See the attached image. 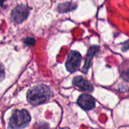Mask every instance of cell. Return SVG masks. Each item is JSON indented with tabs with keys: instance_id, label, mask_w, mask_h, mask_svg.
Masks as SVG:
<instances>
[{
	"instance_id": "obj_1",
	"label": "cell",
	"mask_w": 129,
	"mask_h": 129,
	"mask_svg": "<svg viewBox=\"0 0 129 129\" xmlns=\"http://www.w3.org/2000/svg\"><path fill=\"white\" fill-rule=\"evenodd\" d=\"M51 96L50 88L46 85L40 84L32 87L27 92L28 102L33 106H38L47 102Z\"/></svg>"
},
{
	"instance_id": "obj_2",
	"label": "cell",
	"mask_w": 129,
	"mask_h": 129,
	"mask_svg": "<svg viewBox=\"0 0 129 129\" xmlns=\"http://www.w3.org/2000/svg\"><path fill=\"white\" fill-rule=\"evenodd\" d=\"M31 120L29 113L26 110H16L10 118L8 127L10 129H22L28 125Z\"/></svg>"
},
{
	"instance_id": "obj_3",
	"label": "cell",
	"mask_w": 129,
	"mask_h": 129,
	"mask_svg": "<svg viewBox=\"0 0 129 129\" xmlns=\"http://www.w3.org/2000/svg\"><path fill=\"white\" fill-rule=\"evenodd\" d=\"M82 56L79 52L77 51H71L68 56L65 67L68 72L74 73L76 72L80 67Z\"/></svg>"
},
{
	"instance_id": "obj_4",
	"label": "cell",
	"mask_w": 129,
	"mask_h": 129,
	"mask_svg": "<svg viewBox=\"0 0 129 129\" xmlns=\"http://www.w3.org/2000/svg\"><path fill=\"white\" fill-rule=\"evenodd\" d=\"M29 14V8L24 5H19L12 10L11 17L15 23H21L25 20Z\"/></svg>"
},
{
	"instance_id": "obj_5",
	"label": "cell",
	"mask_w": 129,
	"mask_h": 129,
	"mask_svg": "<svg viewBox=\"0 0 129 129\" xmlns=\"http://www.w3.org/2000/svg\"><path fill=\"white\" fill-rule=\"evenodd\" d=\"M77 103L80 107L85 110H90L95 107V101L92 95L87 94H83L79 98Z\"/></svg>"
},
{
	"instance_id": "obj_6",
	"label": "cell",
	"mask_w": 129,
	"mask_h": 129,
	"mask_svg": "<svg viewBox=\"0 0 129 129\" xmlns=\"http://www.w3.org/2000/svg\"><path fill=\"white\" fill-rule=\"evenodd\" d=\"M72 82L75 86L84 91L90 92L94 90V87L92 84L82 76L75 77L73 79Z\"/></svg>"
},
{
	"instance_id": "obj_7",
	"label": "cell",
	"mask_w": 129,
	"mask_h": 129,
	"mask_svg": "<svg viewBox=\"0 0 129 129\" xmlns=\"http://www.w3.org/2000/svg\"><path fill=\"white\" fill-rule=\"evenodd\" d=\"M99 50H100V47L98 46H92L89 48L87 53L86 57H85L84 66L82 69L83 72L86 73L88 71L90 67V64H91L93 57L99 51Z\"/></svg>"
},
{
	"instance_id": "obj_8",
	"label": "cell",
	"mask_w": 129,
	"mask_h": 129,
	"mask_svg": "<svg viewBox=\"0 0 129 129\" xmlns=\"http://www.w3.org/2000/svg\"><path fill=\"white\" fill-rule=\"evenodd\" d=\"M77 5L72 2H65L61 3L58 7V11L59 13H67L76 9Z\"/></svg>"
},
{
	"instance_id": "obj_9",
	"label": "cell",
	"mask_w": 129,
	"mask_h": 129,
	"mask_svg": "<svg viewBox=\"0 0 129 129\" xmlns=\"http://www.w3.org/2000/svg\"><path fill=\"white\" fill-rule=\"evenodd\" d=\"M24 43L26 45L33 46L36 43V39L34 38H27L24 39Z\"/></svg>"
},
{
	"instance_id": "obj_10",
	"label": "cell",
	"mask_w": 129,
	"mask_h": 129,
	"mask_svg": "<svg viewBox=\"0 0 129 129\" xmlns=\"http://www.w3.org/2000/svg\"><path fill=\"white\" fill-rule=\"evenodd\" d=\"M5 77V72L4 67L0 62V82L4 80Z\"/></svg>"
},
{
	"instance_id": "obj_11",
	"label": "cell",
	"mask_w": 129,
	"mask_h": 129,
	"mask_svg": "<svg viewBox=\"0 0 129 129\" xmlns=\"http://www.w3.org/2000/svg\"><path fill=\"white\" fill-rule=\"evenodd\" d=\"M122 77L125 81L129 82V69L125 70L122 73Z\"/></svg>"
},
{
	"instance_id": "obj_12",
	"label": "cell",
	"mask_w": 129,
	"mask_h": 129,
	"mask_svg": "<svg viewBox=\"0 0 129 129\" xmlns=\"http://www.w3.org/2000/svg\"><path fill=\"white\" fill-rule=\"evenodd\" d=\"M121 49H122V51H123L128 50L129 49V40L124 43Z\"/></svg>"
},
{
	"instance_id": "obj_13",
	"label": "cell",
	"mask_w": 129,
	"mask_h": 129,
	"mask_svg": "<svg viewBox=\"0 0 129 129\" xmlns=\"http://www.w3.org/2000/svg\"><path fill=\"white\" fill-rule=\"evenodd\" d=\"M5 1V0H0V5L2 6L3 5V3H4V2Z\"/></svg>"
}]
</instances>
